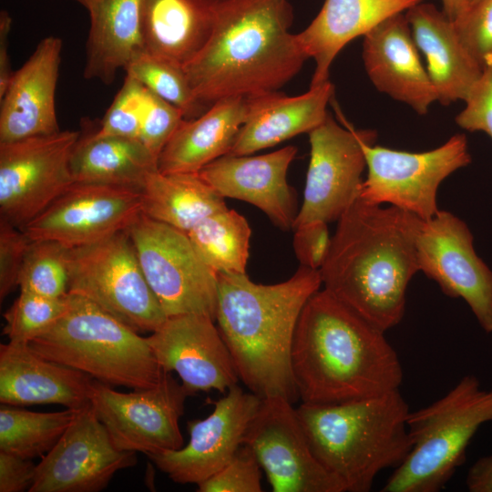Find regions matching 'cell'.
Returning a JSON list of instances; mask_svg holds the SVG:
<instances>
[{"label":"cell","mask_w":492,"mask_h":492,"mask_svg":"<svg viewBox=\"0 0 492 492\" xmlns=\"http://www.w3.org/2000/svg\"><path fill=\"white\" fill-rule=\"evenodd\" d=\"M261 468L253 451L242 444L222 468L197 485V491L261 492Z\"/></svg>","instance_id":"obj_39"},{"label":"cell","mask_w":492,"mask_h":492,"mask_svg":"<svg viewBox=\"0 0 492 492\" xmlns=\"http://www.w3.org/2000/svg\"><path fill=\"white\" fill-rule=\"evenodd\" d=\"M36 470L31 459L0 451V492H29Z\"/></svg>","instance_id":"obj_44"},{"label":"cell","mask_w":492,"mask_h":492,"mask_svg":"<svg viewBox=\"0 0 492 492\" xmlns=\"http://www.w3.org/2000/svg\"><path fill=\"white\" fill-rule=\"evenodd\" d=\"M74 182L142 190L148 176L159 169L158 158L138 138L82 134L70 161Z\"/></svg>","instance_id":"obj_30"},{"label":"cell","mask_w":492,"mask_h":492,"mask_svg":"<svg viewBox=\"0 0 492 492\" xmlns=\"http://www.w3.org/2000/svg\"><path fill=\"white\" fill-rule=\"evenodd\" d=\"M141 213L140 190L74 182L23 231L31 241H53L71 249L126 231Z\"/></svg>","instance_id":"obj_16"},{"label":"cell","mask_w":492,"mask_h":492,"mask_svg":"<svg viewBox=\"0 0 492 492\" xmlns=\"http://www.w3.org/2000/svg\"><path fill=\"white\" fill-rule=\"evenodd\" d=\"M62 49L61 38L46 36L14 72L0 97V142L61 130L56 110V90Z\"/></svg>","instance_id":"obj_21"},{"label":"cell","mask_w":492,"mask_h":492,"mask_svg":"<svg viewBox=\"0 0 492 492\" xmlns=\"http://www.w3.org/2000/svg\"><path fill=\"white\" fill-rule=\"evenodd\" d=\"M443 12L447 17L455 21L468 7L467 0H442Z\"/></svg>","instance_id":"obj_47"},{"label":"cell","mask_w":492,"mask_h":492,"mask_svg":"<svg viewBox=\"0 0 492 492\" xmlns=\"http://www.w3.org/2000/svg\"><path fill=\"white\" fill-rule=\"evenodd\" d=\"M465 102L456 124L468 131H483L492 138V65L483 68Z\"/></svg>","instance_id":"obj_42"},{"label":"cell","mask_w":492,"mask_h":492,"mask_svg":"<svg viewBox=\"0 0 492 492\" xmlns=\"http://www.w3.org/2000/svg\"><path fill=\"white\" fill-rule=\"evenodd\" d=\"M210 316H168L149 344L165 373L176 372L190 395L217 390L225 395L239 379L231 353Z\"/></svg>","instance_id":"obj_19"},{"label":"cell","mask_w":492,"mask_h":492,"mask_svg":"<svg viewBox=\"0 0 492 492\" xmlns=\"http://www.w3.org/2000/svg\"><path fill=\"white\" fill-rule=\"evenodd\" d=\"M145 87L127 76L97 128V136L127 138L139 137Z\"/></svg>","instance_id":"obj_37"},{"label":"cell","mask_w":492,"mask_h":492,"mask_svg":"<svg viewBox=\"0 0 492 492\" xmlns=\"http://www.w3.org/2000/svg\"><path fill=\"white\" fill-rule=\"evenodd\" d=\"M142 214L188 233L208 216L227 209L225 198L199 173H150L141 190Z\"/></svg>","instance_id":"obj_31"},{"label":"cell","mask_w":492,"mask_h":492,"mask_svg":"<svg viewBox=\"0 0 492 492\" xmlns=\"http://www.w3.org/2000/svg\"><path fill=\"white\" fill-rule=\"evenodd\" d=\"M338 125L328 114L309 133L310 161L302 204L293 229L305 223L338 220L359 198L366 168L363 141L376 138L373 130H355L346 121Z\"/></svg>","instance_id":"obj_14"},{"label":"cell","mask_w":492,"mask_h":492,"mask_svg":"<svg viewBox=\"0 0 492 492\" xmlns=\"http://www.w3.org/2000/svg\"><path fill=\"white\" fill-rule=\"evenodd\" d=\"M137 464L136 452L118 449L89 404L36 465L29 492H98L114 475Z\"/></svg>","instance_id":"obj_17"},{"label":"cell","mask_w":492,"mask_h":492,"mask_svg":"<svg viewBox=\"0 0 492 492\" xmlns=\"http://www.w3.org/2000/svg\"><path fill=\"white\" fill-rule=\"evenodd\" d=\"M476 1H477V0H467V4H468V5H469L473 4V3L476 2Z\"/></svg>","instance_id":"obj_48"},{"label":"cell","mask_w":492,"mask_h":492,"mask_svg":"<svg viewBox=\"0 0 492 492\" xmlns=\"http://www.w3.org/2000/svg\"><path fill=\"white\" fill-rule=\"evenodd\" d=\"M415 248L419 272L447 296L463 299L480 327L492 333V271L477 255L466 223L439 210L423 220Z\"/></svg>","instance_id":"obj_15"},{"label":"cell","mask_w":492,"mask_h":492,"mask_svg":"<svg viewBox=\"0 0 492 492\" xmlns=\"http://www.w3.org/2000/svg\"><path fill=\"white\" fill-rule=\"evenodd\" d=\"M93 378L47 360L29 343L0 344V402L22 406L61 405L81 409L90 404Z\"/></svg>","instance_id":"obj_23"},{"label":"cell","mask_w":492,"mask_h":492,"mask_svg":"<svg viewBox=\"0 0 492 492\" xmlns=\"http://www.w3.org/2000/svg\"><path fill=\"white\" fill-rule=\"evenodd\" d=\"M75 1L79 2V0H75Z\"/></svg>","instance_id":"obj_49"},{"label":"cell","mask_w":492,"mask_h":492,"mask_svg":"<svg viewBox=\"0 0 492 492\" xmlns=\"http://www.w3.org/2000/svg\"><path fill=\"white\" fill-rule=\"evenodd\" d=\"M384 331L327 290L317 291L299 317L292 368L302 403H344L399 389L403 369Z\"/></svg>","instance_id":"obj_2"},{"label":"cell","mask_w":492,"mask_h":492,"mask_svg":"<svg viewBox=\"0 0 492 492\" xmlns=\"http://www.w3.org/2000/svg\"><path fill=\"white\" fill-rule=\"evenodd\" d=\"M454 22L463 46L484 67L492 65V0H477Z\"/></svg>","instance_id":"obj_40"},{"label":"cell","mask_w":492,"mask_h":492,"mask_svg":"<svg viewBox=\"0 0 492 492\" xmlns=\"http://www.w3.org/2000/svg\"><path fill=\"white\" fill-rule=\"evenodd\" d=\"M31 240L25 231L0 218V300L16 287Z\"/></svg>","instance_id":"obj_41"},{"label":"cell","mask_w":492,"mask_h":492,"mask_svg":"<svg viewBox=\"0 0 492 492\" xmlns=\"http://www.w3.org/2000/svg\"><path fill=\"white\" fill-rule=\"evenodd\" d=\"M466 485L470 492H492V454L480 457L471 466Z\"/></svg>","instance_id":"obj_46"},{"label":"cell","mask_w":492,"mask_h":492,"mask_svg":"<svg viewBox=\"0 0 492 492\" xmlns=\"http://www.w3.org/2000/svg\"><path fill=\"white\" fill-rule=\"evenodd\" d=\"M77 410L39 413L2 404L0 451L31 460L43 457L67 429Z\"/></svg>","instance_id":"obj_33"},{"label":"cell","mask_w":492,"mask_h":492,"mask_svg":"<svg viewBox=\"0 0 492 492\" xmlns=\"http://www.w3.org/2000/svg\"><path fill=\"white\" fill-rule=\"evenodd\" d=\"M251 230L234 210L215 212L188 232L200 259L213 272L246 273Z\"/></svg>","instance_id":"obj_32"},{"label":"cell","mask_w":492,"mask_h":492,"mask_svg":"<svg viewBox=\"0 0 492 492\" xmlns=\"http://www.w3.org/2000/svg\"><path fill=\"white\" fill-rule=\"evenodd\" d=\"M333 95V86L328 80L295 97L278 92L250 97L249 116L228 155H250L310 133L327 118L326 107Z\"/></svg>","instance_id":"obj_26"},{"label":"cell","mask_w":492,"mask_h":492,"mask_svg":"<svg viewBox=\"0 0 492 492\" xmlns=\"http://www.w3.org/2000/svg\"><path fill=\"white\" fill-rule=\"evenodd\" d=\"M67 305V295L48 298L20 292L3 315L5 320L3 333L10 343H29L60 318Z\"/></svg>","instance_id":"obj_36"},{"label":"cell","mask_w":492,"mask_h":492,"mask_svg":"<svg viewBox=\"0 0 492 492\" xmlns=\"http://www.w3.org/2000/svg\"><path fill=\"white\" fill-rule=\"evenodd\" d=\"M297 148L286 146L259 155H224L203 167L200 176L223 198L249 202L262 210L282 231L293 229L298 214L294 190L287 170Z\"/></svg>","instance_id":"obj_20"},{"label":"cell","mask_w":492,"mask_h":492,"mask_svg":"<svg viewBox=\"0 0 492 492\" xmlns=\"http://www.w3.org/2000/svg\"><path fill=\"white\" fill-rule=\"evenodd\" d=\"M261 402L260 396L235 384L213 402L206 418L188 422L186 446L148 457L175 483L198 485L232 458Z\"/></svg>","instance_id":"obj_18"},{"label":"cell","mask_w":492,"mask_h":492,"mask_svg":"<svg viewBox=\"0 0 492 492\" xmlns=\"http://www.w3.org/2000/svg\"><path fill=\"white\" fill-rule=\"evenodd\" d=\"M250 108V97H231L218 100L198 118H184L159 156V170L199 173L228 154Z\"/></svg>","instance_id":"obj_27"},{"label":"cell","mask_w":492,"mask_h":492,"mask_svg":"<svg viewBox=\"0 0 492 492\" xmlns=\"http://www.w3.org/2000/svg\"><path fill=\"white\" fill-rule=\"evenodd\" d=\"M337 221L320 269L324 289L386 332L402 321L408 284L419 272L415 244L423 220L358 198Z\"/></svg>","instance_id":"obj_1"},{"label":"cell","mask_w":492,"mask_h":492,"mask_svg":"<svg viewBox=\"0 0 492 492\" xmlns=\"http://www.w3.org/2000/svg\"><path fill=\"white\" fill-rule=\"evenodd\" d=\"M215 322L239 379L261 398L299 399L292 348L301 313L323 284L320 270L301 265L287 281L261 284L246 273L217 272Z\"/></svg>","instance_id":"obj_4"},{"label":"cell","mask_w":492,"mask_h":492,"mask_svg":"<svg viewBox=\"0 0 492 492\" xmlns=\"http://www.w3.org/2000/svg\"><path fill=\"white\" fill-rule=\"evenodd\" d=\"M274 492H346L312 451L296 408L283 397L261 398L243 437Z\"/></svg>","instance_id":"obj_13"},{"label":"cell","mask_w":492,"mask_h":492,"mask_svg":"<svg viewBox=\"0 0 492 492\" xmlns=\"http://www.w3.org/2000/svg\"><path fill=\"white\" fill-rule=\"evenodd\" d=\"M363 141L367 176L359 198L365 202L389 204L423 220L435 216L441 182L471 162L467 139L456 134L441 146L424 152H408Z\"/></svg>","instance_id":"obj_10"},{"label":"cell","mask_w":492,"mask_h":492,"mask_svg":"<svg viewBox=\"0 0 492 492\" xmlns=\"http://www.w3.org/2000/svg\"><path fill=\"white\" fill-rule=\"evenodd\" d=\"M142 0H79L89 15L83 77L104 85L144 51Z\"/></svg>","instance_id":"obj_28"},{"label":"cell","mask_w":492,"mask_h":492,"mask_svg":"<svg viewBox=\"0 0 492 492\" xmlns=\"http://www.w3.org/2000/svg\"><path fill=\"white\" fill-rule=\"evenodd\" d=\"M422 0H325L297 41L315 61L310 87L328 81L330 67L346 44L364 36L386 18L407 11Z\"/></svg>","instance_id":"obj_25"},{"label":"cell","mask_w":492,"mask_h":492,"mask_svg":"<svg viewBox=\"0 0 492 492\" xmlns=\"http://www.w3.org/2000/svg\"><path fill=\"white\" fill-rule=\"evenodd\" d=\"M68 293L87 298L139 333H151L167 319L127 231L68 250Z\"/></svg>","instance_id":"obj_8"},{"label":"cell","mask_w":492,"mask_h":492,"mask_svg":"<svg viewBox=\"0 0 492 492\" xmlns=\"http://www.w3.org/2000/svg\"><path fill=\"white\" fill-rule=\"evenodd\" d=\"M12 17L6 10L0 12V97L5 94L14 75L8 54V36Z\"/></svg>","instance_id":"obj_45"},{"label":"cell","mask_w":492,"mask_h":492,"mask_svg":"<svg viewBox=\"0 0 492 492\" xmlns=\"http://www.w3.org/2000/svg\"><path fill=\"white\" fill-rule=\"evenodd\" d=\"M29 345L42 357L111 386L149 388L165 374L147 337L77 294L67 293L64 313Z\"/></svg>","instance_id":"obj_6"},{"label":"cell","mask_w":492,"mask_h":492,"mask_svg":"<svg viewBox=\"0 0 492 492\" xmlns=\"http://www.w3.org/2000/svg\"><path fill=\"white\" fill-rule=\"evenodd\" d=\"M183 119L179 108L145 87L138 139L158 159Z\"/></svg>","instance_id":"obj_38"},{"label":"cell","mask_w":492,"mask_h":492,"mask_svg":"<svg viewBox=\"0 0 492 492\" xmlns=\"http://www.w3.org/2000/svg\"><path fill=\"white\" fill-rule=\"evenodd\" d=\"M143 274L168 316L197 313L216 319V272L188 233L140 214L126 230Z\"/></svg>","instance_id":"obj_9"},{"label":"cell","mask_w":492,"mask_h":492,"mask_svg":"<svg viewBox=\"0 0 492 492\" xmlns=\"http://www.w3.org/2000/svg\"><path fill=\"white\" fill-rule=\"evenodd\" d=\"M492 421V389L466 375L443 397L407 416L412 449L382 492H437L466 459L478 430Z\"/></svg>","instance_id":"obj_7"},{"label":"cell","mask_w":492,"mask_h":492,"mask_svg":"<svg viewBox=\"0 0 492 492\" xmlns=\"http://www.w3.org/2000/svg\"><path fill=\"white\" fill-rule=\"evenodd\" d=\"M220 0H142L144 51L183 67L210 39Z\"/></svg>","instance_id":"obj_29"},{"label":"cell","mask_w":492,"mask_h":492,"mask_svg":"<svg viewBox=\"0 0 492 492\" xmlns=\"http://www.w3.org/2000/svg\"><path fill=\"white\" fill-rule=\"evenodd\" d=\"M297 415L315 457L346 492L371 490L384 469L412 449L409 407L399 389L339 404L302 403Z\"/></svg>","instance_id":"obj_5"},{"label":"cell","mask_w":492,"mask_h":492,"mask_svg":"<svg viewBox=\"0 0 492 492\" xmlns=\"http://www.w3.org/2000/svg\"><path fill=\"white\" fill-rule=\"evenodd\" d=\"M188 396L182 384L165 373L156 385L129 393L93 379L90 405L118 449L149 456L183 446L179 419Z\"/></svg>","instance_id":"obj_11"},{"label":"cell","mask_w":492,"mask_h":492,"mask_svg":"<svg viewBox=\"0 0 492 492\" xmlns=\"http://www.w3.org/2000/svg\"><path fill=\"white\" fill-rule=\"evenodd\" d=\"M405 16L425 58L437 100L443 105L465 101L483 69L463 46L454 22L434 5L422 2L409 8Z\"/></svg>","instance_id":"obj_24"},{"label":"cell","mask_w":492,"mask_h":492,"mask_svg":"<svg viewBox=\"0 0 492 492\" xmlns=\"http://www.w3.org/2000/svg\"><path fill=\"white\" fill-rule=\"evenodd\" d=\"M79 131L0 142V218L23 230L73 183Z\"/></svg>","instance_id":"obj_12"},{"label":"cell","mask_w":492,"mask_h":492,"mask_svg":"<svg viewBox=\"0 0 492 492\" xmlns=\"http://www.w3.org/2000/svg\"><path fill=\"white\" fill-rule=\"evenodd\" d=\"M125 72L179 108L185 119L198 118L208 109L195 97L184 67L179 64L143 52L129 63Z\"/></svg>","instance_id":"obj_34"},{"label":"cell","mask_w":492,"mask_h":492,"mask_svg":"<svg viewBox=\"0 0 492 492\" xmlns=\"http://www.w3.org/2000/svg\"><path fill=\"white\" fill-rule=\"evenodd\" d=\"M294 231L293 249L301 265L320 270L332 242L328 223L314 220L299 226Z\"/></svg>","instance_id":"obj_43"},{"label":"cell","mask_w":492,"mask_h":492,"mask_svg":"<svg viewBox=\"0 0 492 492\" xmlns=\"http://www.w3.org/2000/svg\"><path fill=\"white\" fill-rule=\"evenodd\" d=\"M363 59L374 87L424 115L437 100L405 15H394L364 36Z\"/></svg>","instance_id":"obj_22"},{"label":"cell","mask_w":492,"mask_h":492,"mask_svg":"<svg viewBox=\"0 0 492 492\" xmlns=\"http://www.w3.org/2000/svg\"><path fill=\"white\" fill-rule=\"evenodd\" d=\"M68 248L53 241H32L18 279L20 292L48 298L68 293Z\"/></svg>","instance_id":"obj_35"},{"label":"cell","mask_w":492,"mask_h":492,"mask_svg":"<svg viewBox=\"0 0 492 492\" xmlns=\"http://www.w3.org/2000/svg\"><path fill=\"white\" fill-rule=\"evenodd\" d=\"M292 17L287 0H220L210 39L184 67L197 100L209 108L289 82L308 59L289 30Z\"/></svg>","instance_id":"obj_3"}]
</instances>
